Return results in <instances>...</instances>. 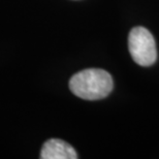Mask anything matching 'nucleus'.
Instances as JSON below:
<instances>
[{
    "label": "nucleus",
    "instance_id": "1",
    "mask_svg": "<svg viewBox=\"0 0 159 159\" xmlns=\"http://www.w3.org/2000/svg\"><path fill=\"white\" fill-rule=\"evenodd\" d=\"M111 75L103 69L90 68L79 71L69 81V88L75 96L86 100L104 98L113 90Z\"/></svg>",
    "mask_w": 159,
    "mask_h": 159
},
{
    "label": "nucleus",
    "instance_id": "3",
    "mask_svg": "<svg viewBox=\"0 0 159 159\" xmlns=\"http://www.w3.org/2000/svg\"><path fill=\"white\" fill-rule=\"evenodd\" d=\"M41 159H77L74 147L59 139H51L43 144L40 151Z\"/></svg>",
    "mask_w": 159,
    "mask_h": 159
},
{
    "label": "nucleus",
    "instance_id": "2",
    "mask_svg": "<svg viewBox=\"0 0 159 159\" xmlns=\"http://www.w3.org/2000/svg\"><path fill=\"white\" fill-rule=\"evenodd\" d=\"M128 49L133 61L141 66H150L157 60L155 39L150 31L144 27H135L130 31Z\"/></svg>",
    "mask_w": 159,
    "mask_h": 159
}]
</instances>
